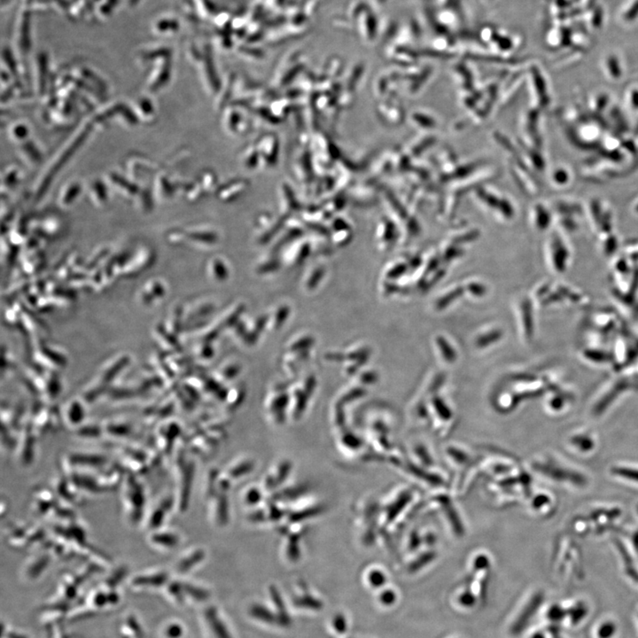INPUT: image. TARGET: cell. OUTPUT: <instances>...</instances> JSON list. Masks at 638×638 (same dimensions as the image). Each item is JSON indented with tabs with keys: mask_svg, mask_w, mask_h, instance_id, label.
Returning <instances> with one entry per match:
<instances>
[{
	"mask_svg": "<svg viewBox=\"0 0 638 638\" xmlns=\"http://www.w3.org/2000/svg\"><path fill=\"white\" fill-rule=\"evenodd\" d=\"M541 595L536 594L530 598L528 603L522 607L521 611L518 613L517 617L511 623L510 633L512 635H518L521 634L523 630L529 625V621L537 611V608L541 604Z\"/></svg>",
	"mask_w": 638,
	"mask_h": 638,
	"instance_id": "1",
	"label": "cell"
},
{
	"mask_svg": "<svg viewBox=\"0 0 638 638\" xmlns=\"http://www.w3.org/2000/svg\"><path fill=\"white\" fill-rule=\"evenodd\" d=\"M478 597L471 591H463L457 597V603L463 608H473L477 604Z\"/></svg>",
	"mask_w": 638,
	"mask_h": 638,
	"instance_id": "2",
	"label": "cell"
},
{
	"mask_svg": "<svg viewBox=\"0 0 638 638\" xmlns=\"http://www.w3.org/2000/svg\"><path fill=\"white\" fill-rule=\"evenodd\" d=\"M553 178L554 179V182L558 184V186H566V184H568L570 180L568 169L563 167L557 168L554 171V174H553Z\"/></svg>",
	"mask_w": 638,
	"mask_h": 638,
	"instance_id": "3",
	"label": "cell"
},
{
	"mask_svg": "<svg viewBox=\"0 0 638 638\" xmlns=\"http://www.w3.org/2000/svg\"><path fill=\"white\" fill-rule=\"evenodd\" d=\"M397 600V596L395 591L392 590H384L380 595V602L385 606H392Z\"/></svg>",
	"mask_w": 638,
	"mask_h": 638,
	"instance_id": "4",
	"label": "cell"
},
{
	"mask_svg": "<svg viewBox=\"0 0 638 638\" xmlns=\"http://www.w3.org/2000/svg\"><path fill=\"white\" fill-rule=\"evenodd\" d=\"M368 581H369V583H370L371 586L379 588V587L384 585L385 583H386V577H385L384 573H381L380 571L376 570V571H372V572L370 573Z\"/></svg>",
	"mask_w": 638,
	"mask_h": 638,
	"instance_id": "5",
	"label": "cell"
},
{
	"mask_svg": "<svg viewBox=\"0 0 638 638\" xmlns=\"http://www.w3.org/2000/svg\"><path fill=\"white\" fill-rule=\"evenodd\" d=\"M177 27H178V24L176 23L175 21H168V20H162V21H160L156 25L157 30L161 31V32L176 30Z\"/></svg>",
	"mask_w": 638,
	"mask_h": 638,
	"instance_id": "6",
	"label": "cell"
},
{
	"mask_svg": "<svg viewBox=\"0 0 638 638\" xmlns=\"http://www.w3.org/2000/svg\"><path fill=\"white\" fill-rule=\"evenodd\" d=\"M256 491L257 490H254V488H251V490L247 491L245 498H246V500H247L248 504L255 505L254 503H256L259 500V498H259V493L258 492L256 493Z\"/></svg>",
	"mask_w": 638,
	"mask_h": 638,
	"instance_id": "7",
	"label": "cell"
},
{
	"mask_svg": "<svg viewBox=\"0 0 638 638\" xmlns=\"http://www.w3.org/2000/svg\"><path fill=\"white\" fill-rule=\"evenodd\" d=\"M131 2H132V3H136V2H137V1H138V0H131Z\"/></svg>",
	"mask_w": 638,
	"mask_h": 638,
	"instance_id": "8",
	"label": "cell"
}]
</instances>
